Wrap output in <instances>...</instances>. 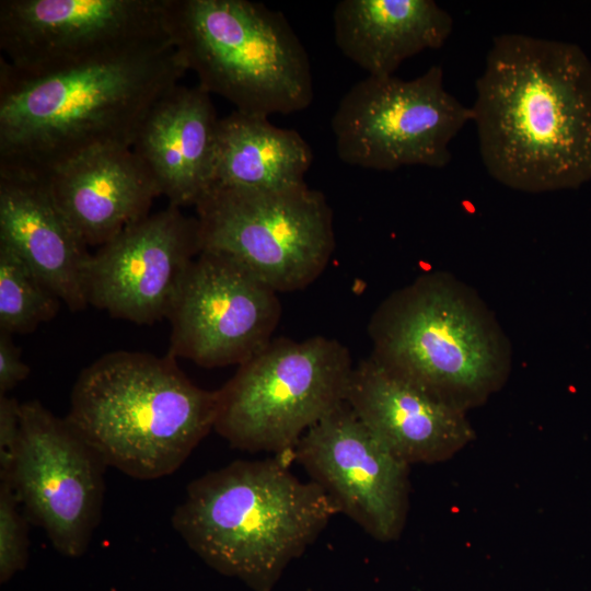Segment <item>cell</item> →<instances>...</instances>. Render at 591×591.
<instances>
[{"label": "cell", "instance_id": "obj_21", "mask_svg": "<svg viewBox=\"0 0 591 591\" xmlns=\"http://www.w3.org/2000/svg\"><path fill=\"white\" fill-rule=\"evenodd\" d=\"M61 303L24 260L0 242V332L31 333L53 320Z\"/></svg>", "mask_w": 591, "mask_h": 591}, {"label": "cell", "instance_id": "obj_24", "mask_svg": "<svg viewBox=\"0 0 591 591\" xmlns=\"http://www.w3.org/2000/svg\"><path fill=\"white\" fill-rule=\"evenodd\" d=\"M11 336L0 332V395H7L10 390L24 381L31 371L22 361L20 348Z\"/></svg>", "mask_w": 591, "mask_h": 591}, {"label": "cell", "instance_id": "obj_5", "mask_svg": "<svg viewBox=\"0 0 591 591\" xmlns=\"http://www.w3.org/2000/svg\"><path fill=\"white\" fill-rule=\"evenodd\" d=\"M370 356L391 372L466 410L507 381L512 346L478 292L448 271H428L373 311Z\"/></svg>", "mask_w": 591, "mask_h": 591}, {"label": "cell", "instance_id": "obj_1", "mask_svg": "<svg viewBox=\"0 0 591 591\" xmlns=\"http://www.w3.org/2000/svg\"><path fill=\"white\" fill-rule=\"evenodd\" d=\"M475 88L479 154L496 182L531 194L591 182V61L581 47L496 36Z\"/></svg>", "mask_w": 591, "mask_h": 591}, {"label": "cell", "instance_id": "obj_2", "mask_svg": "<svg viewBox=\"0 0 591 591\" xmlns=\"http://www.w3.org/2000/svg\"><path fill=\"white\" fill-rule=\"evenodd\" d=\"M187 71L173 44L40 76L0 58V177L43 182L89 151L132 148Z\"/></svg>", "mask_w": 591, "mask_h": 591}, {"label": "cell", "instance_id": "obj_6", "mask_svg": "<svg viewBox=\"0 0 591 591\" xmlns=\"http://www.w3.org/2000/svg\"><path fill=\"white\" fill-rule=\"evenodd\" d=\"M169 33L199 84L258 117L306 109L308 53L278 11L248 0H170Z\"/></svg>", "mask_w": 591, "mask_h": 591}, {"label": "cell", "instance_id": "obj_10", "mask_svg": "<svg viewBox=\"0 0 591 591\" xmlns=\"http://www.w3.org/2000/svg\"><path fill=\"white\" fill-rule=\"evenodd\" d=\"M170 0H2L1 58L40 76L173 44Z\"/></svg>", "mask_w": 591, "mask_h": 591}, {"label": "cell", "instance_id": "obj_19", "mask_svg": "<svg viewBox=\"0 0 591 591\" xmlns=\"http://www.w3.org/2000/svg\"><path fill=\"white\" fill-rule=\"evenodd\" d=\"M343 55L371 77H390L403 61L444 45L452 16L432 0H341L333 13Z\"/></svg>", "mask_w": 591, "mask_h": 591}, {"label": "cell", "instance_id": "obj_23", "mask_svg": "<svg viewBox=\"0 0 591 591\" xmlns=\"http://www.w3.org/2000/svg\"><path fill=\"white\" fill-rule=\"evenodd\" d=\"M20 407L15 398L0 395V479L10 477L20 440Z\"/></svg>", "mask_w": 591, "mask_h": 591}, {"label": "cell", "instance_id": "obj_22", "mask_svg": "<svg viewBox=\"0 0 591 591\" xmlns=\"http://www.w3.org/2000/svg\"><path fill=\"white\" fill-rule=\"evenodd\" d=\"M18 497L8 480H0V568L2 580L21 569L27 559V522L19 511Z\"/></svg>", "mask_w": 591, "mask_h": 591}, {"label": "cell", "instance_id": "obj_8", "mask_svg": "<svg viewBox=\"0 0 591 591\" xmlns=\"http://www.w3.org/2000/svg\"><path fill=\"white\" fill-rule=\"evenodd\" d=\"M195 208L201 251L235 260L278 293L313 283L335 250L333 210L306 183L274 190L215 183Z\"/></svg>", "mask_w": 591, "mask_h": 591}, {"label": "cell", "instance_id": "obj_12", "mask_svg": "<svg viewBox=\"0 0 591 591\" xmlns=\"http://www.w3.org/2000/svg\"><path fill=\"white\" fill-rule=\"evenodd\" d=\"M278 294L235 260L201 251L167 317V354L204 368L244 363L274 339Z\"/></svg>", "mask_w": 591, "mask_h": 591}, {"label": "cell", "instance_id": "obj_16", "mask_svg": "<svg viewBox=\"0 0 591 591\" xmlns=\"http://www.w3.org/2000/svg\"><path fill=\"white\" fill-rule=\"evenodd\" d=\"M46 183L81 241L101 247L150 215L161 196L131 148L89 151L54 170Z\"/></svg>", "mask_w": 591, "mask_h": 591}, {"label": "cell", "instance_id": "obj_13", "mask_svg": "<svg viewBox=\"0 0 591 591\" xmlns=\"http://www.w3.org/2000/svg\"><path fill=\"white\" fill-rule=\"evenodd\" d=\"M292 452L338 513L378 541L398 537L408 509V464L366 427L347 402L312 426Z\"/></svg>", "mask_w": 591, "mask_h": 591}, {"label": "cell", "instance_id": "obj_9", "mask_svg": "<svg viewBox=\"0 0 591 591\" xmlns=\"http://www.w3.org/2000/svg\"><path fill=\"white\" fill-rule=\"evenodd\" d=\"M473 116L472 107L444 89L443 70L436 65L412 80L368 76L355 83L339 101L331 128L337 157L348 165L442 169L451 161V141Z\"/></svg>", "mask_w": 591, "mask_h": 591}, {"label": "cell", "instance_id": "obj_7", "mask_svg": "<svg viewBox=\"0 0 591 591\" xmlns=\"http://www.w3.org/2000/svg\"><path fill=\"white\" fill-rule=\"evenodd\" d=\"M354 362L335 338H274L218 390L213 429L232 448L287 453L346 403Z\"/></svg>", "mask_w": 591, "mask_h": 591}, {"label": "cell", "instance_id": "obj_20", "mask_svg": "<svg viewBox=\"0 0 591 591\" xmlns=\"http://www.w3.org/2000/svg\"><path fill=\"white\" fill-rule=\"evenodd\" d=\"M312 163V149L297 130L236 111L219 119L212 184L262 190L294 187L305 183Z\"/></svg>", "mask_w": 591, "mask_h": 591}, {"label": "cell", "instance_id": "obj_3", "mask_svg": "<svg viewBox=\"0 0 591 591\" xmlns=\"http://www.w3.org/2000/svg\"><path fill=\"white\" fill-rule=\"evenodd\" d=\"M337 513L320 486L280 460H237L193 480L171 522L206 563L270 591Z\"/></svg>", "mask_w": 591, "mask_h": 591}, {"label": "cell", "instance_id": "obj_18", "mask_svg": "<svg viewBox=\"0 0 591 591\" xmlns=\"http://www.w3.org/2000/svg\"><path fill=\"white\" fill-rule=\"evenodd\" d=\"M0 242L8 244L70 311L86 309L91 254L45 182L0 177Z\"/></svg>", "mask_w": 591, "mask_h": 591}, {"label": "cell", "instance_id": "obj_17", "mask_svg": "<svg viewBox=\"0 0 591 591\" xmlns=\"http://www.w3.org/2000/svg\"><path fill=\"white\" fill-rule=\"evenodd\" d=\"M219 119L209 93L177 84L143 121L131 149L170 206L195 207L212 185Z\"/></svg>", "mask_w": 591, "mask_h": 591}, {"label": "cell", "instance_id": "obj_15", "mask_svg": "<svg viewBox=\"0 0 591 591\" xmlns=\"http://www.w3.org/2000/svg\"><path fill=\"white\" fill-rule=\"evenodd\" d=\"M346 402L407 464L443 460L474 436L464 409L391 372L371 356L355 364Z\"/></svg>", "mask_w": 591, "mask_h": 591}, {"label": "cell", "instance_id": "obj_4", "mask_svg": "<svg viewBox=\"0 0 591 591\" xmlns=\"http://www.w3.org/2000/svg\"><path fill=\"white\" fill-rule=\"evenodd\" d=\"M217 407L218 390L197 386L171 355L117 350L81 371L66 419L107 466L151 480L182 466Z\"/></svg>", "mask_w": 591, "mask_h": 591}, {"label": "cell", "instance_id": "obj_11", "mask_svg": "<svg viewBox=\"0 0 591 591\" xmlns=\"http://www.w3.org/2000/svg\"><path fill=\"white\" fill-rule=\"evenodd\" d=\"M10 482L28 519L63 555L83 554L103 508L107 466L66 418L38 401L21 403Z\"/></svg>", "mask_w": 591, "mask_h": 591}, {"label": "cell", "instance_id": "obj_14", "mask_svg": "<svg viewBox=\"0 0 591 591\" xmlns=\"http://www.w3.org/2000/svg\"><path fill=\"white\" fill-rule=\"evenodd\" d=\"M200 252L196 217L170 205L150 213L91 254L89 305L136 324L167 318Z\"/></svg>", "mask_w": 591, "mask_h": 591}]
</instances>
